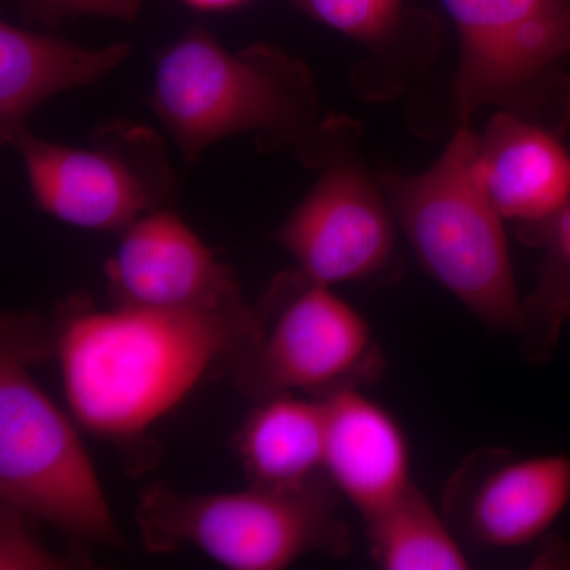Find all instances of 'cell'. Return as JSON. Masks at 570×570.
<instances>
[{
    "mask_svg": "<svg viewBox=\"0 0 570 570\" xmlns=\"http://www.w3.org/2000/svg\"><path fill=\"white\" fill-rule=\"evenodd\" d=\"M269 307L82 311L61 326L56 348L63 390L86 430L140 436L216 366H234L264 336Z\"/></svg>",
    "mask_w": 570,
    "mask_h": 570,
    "instance_id": "1",
    "label": "cell"
},
{
    "mask_svg": "<svg viewBox=\"0 0 570 570\" xmlns=\"http://www.w3.org/2000/svg\"><path fill=\"white\" fill-rule=\"evenodd\" d=\"M149 104L187 164L232 137L264 154L298 151L318 126L306 66L266 43L225 50L204 26L160 52Z\"/></svg>",
    "mask_w": 570,
    "mask_h": 570,
    "instance_id": "2",
    "label": "cell"
},
{
    "mask_svg": "<svg viewBox=\"0 0 570 570\" xmlns=\"http://www.w3.org/2000/svg\"><path fill=\"white\" fill-rule=\"evenodd\" d=\"M322 474L291 489L189 494L164 482L138 493L135 523L148 553L197 549L224 568L279 570L309 553L346 557L351 530Z\"/></svg>",
    "mask_w": 570,
    "mask_h": 570,
    "instance_id": "3",
    "label": "cell"
},
{
    "mask_svg": "<svg viewBox=\"0 0 570 570\" xmlns=\"http://www.w3.org/2000/svg\"><path fill=\"white\" fill-rule=\"evenodd\" d=\"M478 145L479 137L464 124L425 174H384L381 184L426 272L482 324L517 336L523 302L504 219L475 175Z\"/></svg>",
    "mask_w": 570,
    "mask_h": 570,
    "instance_id": "4",
    "label": "cell"
},
{
    "mask_svg": "<svg viewBox=\"0 0 570 570\" xmlns=\"http://www.w3.org/2000/svg\"><path fill=\"white\" fill-rule=\"evenodd\" d=\"M26 324L3 321L0 351V504L81 542L121 547L91 459L69 419L28 371L39 351Z\"/></svg>",
    "mask_w": 570,
    "mask_h": 570,
    "instance_id": "5",
    "label": "cell"
},
{
    "mask_svg": "<svg viewBox=\"0 0 570 570\" xmlns=\"http://www.w3.org/2000/svg\"><path fill=\"white\" fill-rule=\"evenodd\" d=\"M2 141L20 156L36 204L86 230L126 232L175 193L163 137L129 119L97 127L89 148L45 140L28 124Z\"/></svg>",
    "mask_w": 570,
    "mask_h": 570,
    "instance_id": "6",
    "label": "cell"
},
{
    "mask_svg": "<svg viewBox=\"0 0 570 570\" xmlns=\"http://www.w3.org/2000/svg\"><path fill=\"white\" fill-rule=\"evenodd\" d=\"M266 302L275 322L257 346L232 366L247 395L266 400L306 392L325 397L355 389L381 373L382 356L365 317L305 275L281 277Z\"/></svg>",
    "mask_w": 570,
    "mask_h": 570,
    "instance_id": "7",
    "label": "cell"
},
{
    "mask_svg": "<svg viewBox=\"0 0 570 570\" xmlns=\"http://www.w3.org/2000/svg\"><path fill=\"white\" fill-rule=\"evenodd\" d=\"M348 130L318 124L303 142L299 156L321 175L276 234L298 272L318 284L370 279L395 253L392 209L348 148Z\"/></svg>",
    "mask_w": 570,
    "mask_h": 570,
    "instance_id": "8",
    "label": "cell"
},
{
    "mask_svg": "<svg viewBox=\"0 0 570 570\" xmlns=\"http://www.w3.org/2000/svg\"><path fill=\"white\" fill-rule=\"evenodd\" d=\"M459 26L461 116L515 104L570 52V0H444Z\"/></svg>",
    "mask_w": 570,
    "mask_h": 570,
    "instance_id": "9",
    "label": "cell"
},
{
    "mask_svg": "<svg viewBox=\"0 0 570 570\" xmlns=\"http://www.w3.org/2000/svg\"><path fill=\"white\" fill-rule=\"evenodd\" d=\"M570 499V460H520L505 450L472 453L450 478L444 517L474 546L515 549L538 539Z\"/></svg>",
    "mask_w": 570,
    "mask_h": 570,
    "instance_id": "10",
    "label": "cell"
},
{
    "mask_svg": "<svg viewBox=\"0 0 570 570\" xmlns=\"http://www.w3.org/2000/svg\"><path fill=\"white\" fill-rule=\"evenodd\" d=\"M115 305L225 309L245 305L235 273L220 264L178 214L157 209L124 232L105 264Z\"/></svg>",
    "mask_w": 570,
    "mask_h": 570,
    "instance_id": "11",
    "label": "cell"
},
{
    "mask_svg": "<svg viewBox=\"0 0 570 570\" xmlns=\"http://www.w3.org/2000/svg\"><path fill=\"white\" fill-rule=\"evenodd\" d=\"M322 400L325 474L366 523L412 483L406 438L385 409L356 389L336 390Z\"/></svg>",
    "mask_w": 570,
    "mask_h": 570,
    "instance_id": "12",
    "label": "cell"
},
{
    "mask_svg": "<svg viewBox=\"0 0 570 570\" xmlns=\"http://www.w3.org/2000/svg\"><path fill=\"white\" fill-rule=\"evenodd\" d=\"M475 175L502 219L546 223L570 204V154L557 135L499 112L479 137Z\"/></svg>",
    "mask_w": 570,
    "mask_h": 570,
    "instance_id": "13",
    "label": "cell"
},
{
    "mask_svg": "<svg viewBox=\"0 0 570 570\" xmlns=\"http://www.w3.org/2000/svg\"><path fill=\"white\" fill-rule=\"evenodd\" d=\"M132 45L118 41L88 48L20 26L0 22V137L28 124L41 104L58 94L102 81L130 56Z\"/></svg>",
    "mask_w": 570,
    "mask_h": 570,
    "instance_id": "14",
    "label": "cell"
},
{
    "mask_svg": "<svg viewBox=\"0 0 570 570\" xmlns=\"http://www.w3.org/2000/svg\"><path fill=\"white\" fill-rule=\"evenodd\" d=\"M326 409L322 397L284 393L262 400L236 438L250 485L291 489L324 474Z\"/></svg>",
    "mask_w": 570,
    "mask_h": 570,
    "instance_id": "15",
    "label": "cell"
},
{
    "mask_svg": "<svg viewBox=\"0 0 570 570\" xmlns=\"http://www.w3.org/2000/svg\"><path fill=\"white\" fill-rule=\"evenodd\" d=\"M373 560L387 570H461L468 558L444 515L414 482L366 521Z\"/></svg>",
    "mask_w": 570,
    "mask_h": 570,
    "instance_id": "16",
    "label": "cell"
},
{
    "mask_svg": "<svg viewBox=\"0 0 570 570\" xmlns=\"http://www.w3.org/2000/svg\"><path fill=\"white\" fill-rule=\"evenodd\" d=\"M527 242L546 247L549 262L539 288L523 302L519 336L530 354L539 355L561 318L570 311V204L557 216L535 225H524Z\"/></svg>",
    "mask_w": 570,
    "mask_h": 570,
    "instance_id": "17",
    "label": "cell"
},
{
    "mask_svg": "<svg viewBox=\"0 0 570 570\" xmlns=\"http://www.w3.org/2000/svg\"><path fill=\"white\" fill-rule=\"evenodd\" d=\"M403 0H294L307 17L346 33L360 43L374 45L395 24Z\"/></svg>",
    "mask_w": 570,
    "mask_h": 570,
    "instance_id": "18",
    "label": "cell"
},
{
    "mask_svg": "<svg viewBox=\"0 0 570 570\" xmlns=\"http://www.w3.org/2000/svg\"><path fill=\"white\" fill-rule=\"evenodd\" d=\"M24 513L0 504V569L56 570L71 561L56 557L33 538L24 524Z\"/></svg>",
    "mask_w": 570,
    "mask_h": 570,
    "instance_id": "19",
    "label": "cell"
},
{
    "mask_svg": "<svg viewBox=\"0 0 570 570\" xmlns=\"http://www.w3.org/2000/svg\"><path fill=\"white\" fill-rule=\"evenodd\" d=\"M145 0H17L26 20L58 28L80 17H102L132 22Z\"/></svg>",
    "mask_w": 570,
    "mask_h": 570,
    "instance_id": "20",
    "label": "cell"
},
{
    "mask_svg": "<svg viewBox=\"0 0 570 570\" xmlns=\"http://www.w3.org/2000/svg\"><path fill=\"white\" fill-rule=\"evenodd\" d=\"M186 6L202 11H223L245 6L249 0H181Z\"/></svg>",
    "mask_w": 570,
    "mask_h": 570,
    "instance_id": "21",
    "label": "cell"
}]
</instances>
